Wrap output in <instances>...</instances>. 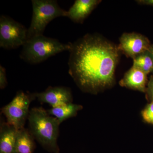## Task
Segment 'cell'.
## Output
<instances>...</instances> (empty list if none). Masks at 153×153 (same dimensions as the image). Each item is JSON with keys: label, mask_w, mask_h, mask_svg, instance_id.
I'll list each match as a JSON object with an SVG mask.
<instances>
[{"label": "cell", "mask_w": 153, "mask_h": 153, "mask_svg": "<svg viewBox=\"0 0 153 153\" xmlns=\"http://www.w3.org/2000/svg\"><path fill=\"white\" fill-rule=\"evenodd\" d=\"M70 44L68 73L78 87L92 94L112 87L120 53L118 46L97 34Z\"/></svg>", "instance_id": "6da1fadb"}, {"label": "cell", "mask_w": 153, "mask_h": 153, "mask_svg": "<svg viewBox=\"0 0 153 153\" xmlns=\"http://www.w3.org/2000/svg\"><path fill=\"white\" fill-rule=\"evenodd\" d=\"M30 132L47 150L59 152L57 144L60 123L56 118L41 107H35L30 111L28 118Z\"/></svg>", "instance_id": "7a4b0ae2"}, {"label": "cell", "mask_w": 153, "mask_h": 153, "mask_svg": "<svg viewBox=\"0 0 153 153\" xmlns=\"http://www.w3.org/2000/svg\"><path fill=\"white\" fill-rule=\"evenodd\" d=\"M71 44H64L55 38L41 35L28 39L22 46L20 57L31 64L41 63L65 51H69Z\"/></svg>", "instance_id": "3957f363"}, {"label": "cell", "mask_w": 153, "mask_h": 153, "mask_svg": "<svg viewBox=\"0 0 153 153\" xmlns=\"http://www.w3.org/2000/svg\"><path fill=\"white\" fill-rule=\"evenodd\" d=\"M33 15L28 29L27 40L43 35L46 27L55 18L67 17V11L61 8L55 0H33Z\"/></svg>", "instance_id": "277c9868"}, {"label": "cell", "mask_w": 153, "mask_h": 153, "mask_svg": "<svg viewBox=\"0 0 153 153\" xmlns=\"http://www.w3.org/2000/svg\"><path fill=\"white\" fill-rule=\"evenodd\" d=\"M35 98V93L19 91L13 100L1 109L2 113L7 119V123L17 130L25 128V122L29 117L30 103Z\"/></svg>", "instance_id": "5b68a950"}, {"label": "cell", "mask_w": 153, "mask_h": 153, "mask_svg": "<svg viewBox=\"0 0 153 153\" xmlns=\"http://www.w3.org/2000/svg\"><path fill=\"white\" fill-rule=\"evenodd\" d=\"M28 29L8 16L0 17V47L5 49H16L27 40Z\"/></svg>", "instance_id": "8992f818"}, {"label": "cell", "mask_w": 153, "mask_h": 153, "mask_svg": "<svg viewBox=\"0 0 153 153\" xmlns=\"http://www.w3.org/2000/svg\"><path fill=\"white\" fill-rule=\"evenodd\" d=\"M119 41L118 48L120 52L132 59L149 50L152 44L146 36L136 33H124Z\"/></svg>", "instance_id": "52a82bcc"}, {"label": "cell", "mask_w": 153, "mask_h": 153, "mask_svg": "<svg viewBox=\"0 0 153 153\" xmlns=\"http://www.w3.org/2000/svg\"><path fill=\"white\" fill-rule=\"evenodd\" d=\"M39 101L56 107L72 102V97L69 88L63 86L49 87L43 92L35 93Z\"/></svg>", "instance_id": "ba28073f"}, {"label": "cell", "mask_w": 153, "mask_h": 153, "mask_svg": "<svg viewBox=\"0 0 153 153\" xmlns=\"http://www.w3.org/2000/svg\"><path fill=\"white\" fill-rule=\"evenodd\" d=\"M147 75L139 68L132 66L120 81V85L145 93L149 81Z\"/></svg>", "instance_id": "9c48e42d"}, {"label": "cell", "mask_w": 153, "mask_h": 153, "mask_svg": "<svg viewBox=\"0 0 153 153\" xmlns=\"http://www.w3.org/2000/svg\"><path fill=\"white\" fill-rule=\"evenodd\" d=\"M101 1L100 0H76L67 11V17L75 23L82 24Z\"/></svg>", "instance_id": "30bf717a"}, {"label": "cell", "mask_w": 153, "mask_h": 153, "mask_svg": "<svg viewBox=\"0 0 153 153\" xmlns=\"http://www.w3.org/2000/svg\"><path fill=\"white\" fill-rule=\"evenodd\" d=\"M17 130L7 122L1 125L0 153H17L16 140Z\"/></svg>", "instance_id": "8fae6325"}, {"label": "cell", "mask_w": 153, "mask_h": 153, "mask_svg": "<svg viewBox=\"0 0 153 153\" xmlns=\"http://www.w3.org/2000/svg\"><path fill=\"white\" fill-rule=\"evenodd\" d=\"M34 137L30 130L24 128L17 130L16 150L17 153H33L35 148Z\"/></svg>", "instance_id": "7c38bea8"}, {"label": "cell", "mask_w": 153, "mask_h": 153, "mask_svg": "<svg viewBox=\"0 0 153 153\" xmlns=\"http://www.w3.org/2000/svg\"><path fill=\"white\" fill-rule=\"evenodd\" d=\"M82 108L79 105L73 104L72 102L52 108L47 111L49 114L57 119L60 123L74 116Z\"/></svg>", "instance_id": "4fadbf2b"}, {"label": "cell", "mask_w": 153, "mask_h": 153, "mask_svg": "<svg viewBox=\"0 0 153 153\" xmlns=\"http://www.w3.org/2000/svg\"><path fill=\"white\" fill-rule=\"evenodd\" d=\"M133 66L139 68L146 74L153 72V55L149 50L135 57Z\"/></svg>", "instance_id": "5bb4252c"}, {"label": "cell", "mask_w": 153, "mask_h": 153, "mask_svg": "<svg viewBox=\"0 0 153 153\" xmlns=\"http://www.w3.org/2000/svg\"><path fill=\"white\" fill-rule=\"evenodd\" d=\"M142 116L145 121L153 125V101L150 102L143 110Z\"/></svg>", "instance_id": "9a60e30c"}, {"label": "cell", "mask_w": 153, "mask_h": 153, "mask_svg": "<svg viewBox=\"0 0 153 153\" xmlns=\"http://www.w3.org/2000/svg\"><path fill=\"white\" fill-rule=\"evenodd\" d=\"M146 97L150 102L153 101V76L152 75L148 81L146 92Z\"/></svg>", "instance_id": "2e32d148"}, {"label": "cell", "mask_w": 153, "mask_h": 153, "mask_svg": "<svg viewBox=\"0 0 153 153\" xmlns=\"http://www.w3.org/2000/svg\"><path fill=\"white\" fill-rule=\"evenodd\" d=\"M7 85L6 70L1 65L0 66V88L3 89Z\"/></svg>", "instance_id": "e0dca14e"}, {"label": "cell", "mask_w": 153, "mask_h": 153, "mask_svg": "<svg viewBox=\"0 0 153 153\" xmlns=\"http://www.w3.org/2000/svg\"><path fill=\"white\" fill-rule=\"evenodd\" d=\"M136 1L140 4L153 7V0H139Z\"/></svg>", "instance_id": "ac0fdd59"}, {"label": "cell", "mask_w": 153, "mask_h": 153, "mask_svg": "<svg viewBox=\"0 0 153 153\" xmlns=\"http://www.w3.org/2000/svg\"><path fill=\"white\" fill-rule=\"evenodd\" d=\"M149 51L151 52V53L153 55V44H151L150 47Z\"/></svg>", "instance_id": "d6986e66"}, {"label": "cell", "mask_w": 153, "mask_h": 153, "mask_svg": "<svg viewBox=\"0 0 153 153\" xmlns=\"http://www.w3.org/2000/svg\"></svg>", "instance_id": "ffe728a7"}]
</instances>
